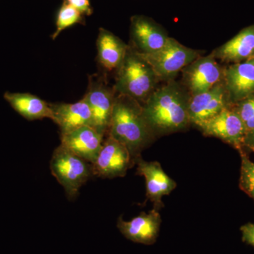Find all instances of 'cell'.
<instances>
[{
    "label": "cell",
    "instance_id": "6da1fadb",
    "mask_svg": "<svg viewBox=\"0 0 254 254\" xmlns=\"http://www.w3.org/2000/svg\"><path fill=\"white\" fill-rule=\"evenodd\" d=\"M190 97L185 86L173 80L157 88L142 105L143 115L152 131L164 133L186 128L190 123Z\"/></svg>",
    "mask_w": 254,
    "mask_h": 254
},
{
    "label": "cell",
    "instance_id": "7a4b0ae2",
    "mask_svg": "<svg viewBox=\"0 0 254 254\" xmlns=\"http://www.w3.org/2000/svg\"><path fill=\"white\" fill-rule=\"evenodd\" d=\"M152 133L142 105L130 97L117 94L108 134L125 145L134 160Z\"/></svg>",
    "mask_w": 254,
    "mask_h": 254
},
{
    "label": "cell",
    "instance_id": "3957f363",
    "mask_svg": "<svg viewBox=\"0 0 254 254\" xmlns=\"http://www.w3.org/2000/svg\"><path fill=\"white\" fill-rule=\"evenodd\" d=\"M114 86L117 94L126 95L143 105L157 88L159 78L138 52L128 46Z\"/></svg>",
    "mask_w": 254,
    "mask_h": 254
},
{
    "label": "cell",
    "instance_id": "277c9868",
    "mask_svg": "<svg viewBox=\"0 0 254 254\" xmlns=\"http://www.w3.org/2000/svg\"><path fill=\"white\" fill-rule=\"evenodd\" d=\"M50 170L69 198H75L81 187L93 175L92 164L61 145L53 153Z\"/></svg>",
    "mask_w": 254,
    "mask_h": 254
},
{
    "label": "cell",
    "instance_id": "5b68a950",
    "mask_svg": "<svg viewBox=\"0 0 254 254\" xmlns=\"http://www.w3.org/2000/svg\"><path fill=\"white\" fill-rule=\"evenodd\" d=\"M140 55L149 64L159 79L168 81L200 57L198 51L184 46L172 38H169L166 44L158 51Z\"/></svg>",
    "mask_w": 254,
    "mask_h": 254
},
{
    "label": "cell",
    "instance_id": "8992f818",
    "mask_svg": "<svg viewBox=\"0 0 254 254\" xmlns=\"http://www.w3.org/2000/svg\"><path fill=\"white\" fill-rule=\"evenodd\" d=\"M116 95L114 86H108L103 76L98 74L90 76L83 98L91 109V127L104 136L109 130Z\"/></svg>",
    "mask_w": 254,
    "mask_h": 254
},
{
    "label": "cell",
    "instance_id": "52a82bcc",
    "mask_svg": "<svg viewBox=\"0 0 254 254\" xmlns=\"http://www.w3.org/2000/svg\"><path fill=\"white\" fill-rule=\"evenodd\" d=\"M183 85L190 96L209 91L223 81L224 71L213 53L199 57L182 70Z\"/></svg>",
    "mask_w": 254,
    "mask_h": 254
},
{
    "label": "cell",
    "instance_id": "ba28073f",
    "mask_svg": "<svg viewBox=\"0 0 254 254\" xmlns=\"http://www.w3.org/2000/svg\"><path fill=\"white\" fill-rule=\"evenodd\" d=\"M133 160L127 147L108 135L98 158L92 164L93 176L103 178L125 176Z\"/></svg>",
    "mask_w": 254,
    "mask_h": 254
},
{
    "label": "cell",
    "instance_id": "9c48e42d",
    "mask_svg": "<svg viewBox=\"0 0 254 254\" xmlns=\"http://www.w3.org/2000/svg\"><path fill=\"white\" fill-rule=\"evenodd\" d=\"M228 94L223 81L204 93L190 96L189 103L190 123L200 128L228 107Z\"/></svg>",
    "mask_w": 254,
    "mask_h": 254
},
{
    "label": "cell",
    "instance_id": "30bf717a",
    "mask_svg": "<svg viewBox=\"0 0 254 254\" xmlns=\"http://www.w3.org/2000/svg\"><path fill=\"white\" fill-rule=\"evenodd\" d=\"M207 136L218 137L235 146L240 147L245 139V124L235 109L227 108L206 122L201 127Z\"/></svg>",
    "mask_w": 254,
    "mask_h": 254
},
{
    "label": "cell",
    "instance_id": "8fae6325",
    "mask_svg": "<svg viewBox=\"0 0 254 254\" xmlns=\"http://www.w3.org/2000/svg\"><path fill=\"white\" fill-rule=\"evenodd\" d=\"M103 138L104 136L93 127L84 126L61 135V145L88 163L93 164L103 146Z\"/></svg>",
    "mask_w": 254,
    "mask_h": 254
},
{
    "label": "cell",
    "instance_id": "7c38bea8",
    "mask_svg": "<svg viewBox=\"0 0 254 254\" xmlns=\"http://www.w3.org/2000/svg\"><path fill=\"white\" fill-rule=\"evenodd\" d=\"M223 83L230 101L238 103L254 95V56L225 69Z\"/></svg>",
    "mask_w": 254,
    "mask_h": 254
},
{
    "label": "cell",
    "instance_id": "4fadbf2b",
    "mask_svg": "<svg viewBox=\"0 0 254 254\" xmlns=\"http://www.w3.org/2000/svg\"><path fill=\"white\" fill-rule=\"evenodd\" d=\"M170 37L153 21L142 16L133 18L130 46L142 55L150 54L161 49Z\"/></svg>",
    "mask_w": 254,
    "mask_h": 254
},
{
    "label": "cell",
    "instance_id": "5bb4252c",
    "mask_svg": "<svg viewBox=\"0 0 254 254\" xmlns=\"http://www.w3.org/2000/svg\"><path fill=\"white\" fill-rule=\"evenodd\" d=\"M160 214L153 210L149 213H142L129 221L119 219L118 227L127 240L135 243L151 245L155 243L160 230Z\"/></svg>",
    "mask_w": 254,
    "mask_h": 254
},
{
    "label": "cell",
    "instance_id": "9a60e30c",
    "mask_svg": "<svg viewBox=\"0 0 254 254\" xmlns=\"http://www.w3.org/2000/svg\"><path fill=\"white\" fill-rule=\"evenodd\" d=\"M137 164V174L145 180L147 197L158 206L162 205V197L176 188V182L164 172L158 162H146L138 158Z\"/></svg>",
    "mask_w": 254,
    "mask_h": 254
},
{
    "label": "cell",
    "instance_id": "2e32d148",
    "mask_svg": "<svg viewBox=\"0 0 254 254\" xmlns=\"http://www.w3.org/2000/svg\"><path fill=\"white\" fill-rule=\"evenodd\" d=\"M51 108L52 120L59 126L61 135L80 127H91V111L84 98L74 103H51Z\"/></svg>",
    "mask_w": 254,
    "mask_h": 254
},
{
    "label": "cell",
    "instance_id": "e0dca14e",
    "mask_svg": "<svg viewBox=\"0 0 254 254\" xmlns=\"http://www.w3.org/2000/svg\"><path fill=\"white\" fill-rule=\"evenodd\" d=\"M128 46L109 31L100 28L98 40V60L100 66L108 72L118 71L121 66Z\"/></svg>",
    "mask_w": 254,
    "mask_h": 254
},
{
    "label": "cell",
    "instance_id": "ac0fdd59",
    "mask_svg": "<svg viewBox=\"0 0 254 254\" xmlns=\"http://www.w3.org/2000/svg\"><path fill=\"white\" fill-rule=\"evenodd\" d=\"M216 59L238 63L254 56V25L240 31L223 46L214 50Z\"/></svg>",
    "mask_w": 254,
    "mask_h": 254
},
{
    "label": "cell",
    "instance_id": "d6986e66",
    "mask_svg": "<svg viewBox=\"0 0 254 254\" xmlns=\"http://www.w3.org/2000/svg\"><path fill=\"white\" fill-rule=\"evenodd\" d=\"M4 99L18 114L26 120L53 119L51 103H47L36 95L28 93L6 92Z\"/></svg>",
    "mask_w": 254,
    "mask_h": 254
},
{
    "label": "cell",
    "instance_id": "ffe728a7",
    "mask_svg": "<svg viewBox=\"0 0 254 254\" xmlns=\"http://www.w3.org/2000/svg\"><path fill=\"white\" fill-rule=\"evenodd\" d=\"M81 18V14L78 10L67 3L64 4L58 14L56 23L57 29L53 34V39L55 40L66 28L79 22Z\"/></svg>",
    "mask_w": 254,
    "mask_h": 254
},
{
    "label": "cell",
    "instance_id": "44dd1931",
    "mask_svg": "<svg viewBox=\"0 0 254 254\" xmlns=\"http://www.w3.org/2000/svg\"><path fill=\"white\" fill-rule=\"evenodd\" d=\"M240 185L242 190L254 199V163L242 153Z\"/></svg>",
    "mask_w": 254,
    "mask_h": 254
},
{
    "label": "cell",
    "instance_id": "7402d4cb",
    "mask_svg": "<svg viewBox=\"0 0 254 254\" xmlns=\"http://www.w3.org/2000/svg\"><path fill=\"white\" fill-rule=\"evenodd\" d=\"M238 103L235 110L245 124L247 133L254 128V94Z\"/></svg>",
    "mask_w": 254,
    "mask_h": 254
},
{
    "label": "cell",
    "instance_id": "603a6c76",
    "mask_svg": "<svg viewBox=\"0 0 254 254\" xmlns=\"http://www.w3.org/2000/svg\"><path fill=\"white\" fill-rule=\"evenodd\" d=\"M67 4L78 10L81 14H91V9L89 0H66Z\"/></svg>",
    "mask_w": 254,
    "mask_h": 254
},
{
    "label": "cell",
    "instance_id": "cb8c5ba5",
    "mask_svg": "<svg viewBox=\"0 0 254 254\" xmlns=\"http://www.w3.org/2000/svg\"><path fill=\"white\" fill-rule=\"evenodd\" d=\"M244 242L254 247V224L249 223L241 228Z\"/></svg>",
    "mask_w": 254,
    "mask_h": 254
},
{
    "label": "cell",
    "instance_id": "d4e9b609",
    "mask_svg": "<svg viewBox=\"0 0 254 254\" xmlns=\"http://www.w3.org/2000/svg\"><path fill=\"white\" fill-rule=\"evenodd\" d=\"M243 144L254 150V128L246 133Z\"/></svg>",
    "mask_w": 254,
    "mask_h": 254
}]
</instances>
